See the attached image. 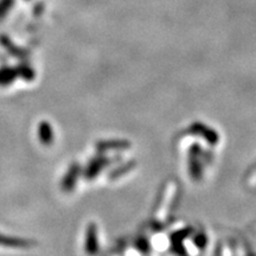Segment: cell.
I'll return each mask as SVG.
<instances>
[{
	"label": "cell",
	"instance_id": "obj_3",
	"mask_svg": "<svg viewBox=\"0 0 256 256\" xmlns=\"http://www.w3.org/2000/svg\"><path fill=\"white\" fill-rule=\"evenodd\" d=\"M86 252L89 255H95L98 252V240L96 226L90 224L87 230V238H86Z\"/></svg>",
	"mask_w": 256,
	"mask_h": 256
},
{
	"label": "cell",
	"instance_id": "obj_4",
	"mask_svg": "<svg viewBox=\"0 0 256 256\" xmlns=\"http://www.w3.org/2000/svg\"><path fill=\"white\" fill-rule=\"evenodd\" d=\"M0 244L8 248H30L31 246L34 244V242L24 238H11V236L0 235Z\"/></svg>",
	"mask_w": 256,
	"mask_h": 256
},
{
	"label": "cell",
	"instance_id": "obj_6",
	"mask_svg": "<svg viewBox=\"0 0 256 256\" xmlns=\"http://www.w3.org/2000/svg\"><path fill=\"white\" fill-rule=\"evenodd\" d=\"M18 72H20L22 76H23L25 80H32L34 75V72H32V69L28 68V66H20L18 70Z\"/></svg>",
	"mask_w": 256,
	"mask_h": 256
},
{
	"label": "cell",
	"instance_id": "obj_2",
	"mask_svg": "<svg viewBox=\"0 0 256 256\" xmlns=\"http://www.w3.org/2000/svg\"><path fill=\"white\" fill-rule=\"evenodd\" d=\"M78 174H80V166L72 165V168L66 171V176L63 177V180H62L63 191H66V192L72 191V188H75L76 183H78Z\"/></svg>",
	"mask_w": 256,
	"mask_h": 256
},
{
	"label": "cell",
	"instance_id": "obj_5",
	"mask_svg": "<svg viewBox=\"0 0 256 256\" xmlns=\"http://www.w3.org/2000/svg\"><path fill=\"white\" fill-rule=\"evenodd\" d=\"M17 70L12 68H2L0 69V86L6 87V86L11 84L17 78Z\"/></svg>",
	"mask_w": 256,
	"mask_h": 256
},
{
	"label": "cell",
	"instance_id": "obj_1",
	"mask_svg": "<svg viewBox=\"0 0 256 256\" xmlns=\"http://www.w3.org/2000/svg\"><path fill=\"white\" fill-rule=\"evenodd\" d=\"M38 138L42 145L50 146L52 145L54 140H55V136H54V130L51 127L50 122L48 121H42L38 126Z\"/></svg>",
	"mask_w": 256,
	"mask_h": 256
}]
</instances>
